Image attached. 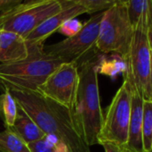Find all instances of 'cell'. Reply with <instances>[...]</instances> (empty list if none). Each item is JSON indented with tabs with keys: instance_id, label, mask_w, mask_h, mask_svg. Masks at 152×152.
Here are the masks:
<instances>
[{
	"instance_id": "25",
	"label": "cell",
	"mask_w": 152,
	"mask_h": 152,
	"mask_svg": "<svg viewBox=\"0 0 152 152\" xmlns=\"http://www.w3.org/2000/svg\"><path fill=\"white\" fill-rule=\"evenodd\" d=\"M24 1H30V0H24Z\"/></svg>"
},
{
	"instance_id": "3",
	"label": "cell",
	"mask_w": 152,
	"mask_h": 152,
	"mask_svg": "<svg viewBox=\"0 0 152 152\" xmlns=\"http://www.w3.org/2000/svg\"><path fill=\"white\" fill-rule=\"evenodd\" d=\"M44 46L43 43L29 44L30 53L26 58L0 64V89L38 91L48 76L65 63L48 55L44 51Z\"/></svg>"
},
{
	"instance_id": "23",
	"label": "cell",
	"mask_w": 152,
	"mask_h": 152,
	"mask_svg": "<svg viewBox=\"0 0 152 152\" xmlns=\"http://www.w3.org/2000/svg\"><path fill=\"white\" fill-rule=\"evenodd\" d=\"M148 83H149V91H150V100H152V55L150 59V69L148 75Z\"/></svg>"
},
{
	"instance_id": "8",
	"label": "cell",
	"mask_w": 152,
	"mask_h": 152,
	"mask_svg": "<svg viewBox=\"0 0 152 152\" xmlns=\"http://www.w3.org/2000/svg\"><path fill=\"white\" fill-rule=\"evenodd\" d=\"M148 31L145 29H134L129 54L124 61L126 79L132 91H137L144 99H150L148 75L151 53L148 41Z\"/></svg>"
},
{
	"instance_id": "20",
	"label": "cell",
	"mask_w": 152,
	"mask_h": 152,
	"mask_svg": "<svg viewBox=\"0 0 152 152\" xmlns=\"http://www.w3.org/2000/svg\"><path fill=\"white\" fill-rule=\"evenodd\" d=\"M83 26V23L81 21H79L76 18H72V19L65 21L61 25V27L58 29L57 31L66 36V38H70V37L74 36L75 34H77L81 31Z\"/></svg>"
},
{
	"instance_id": "2",
	"label": "cell",
	"mask_w": 152,
	"mask_h": 152,
	"mask_svg": "<svg viewBox=\"0 0 152 152\" xmlns=\"http://www.w3.org/2000/svg\"><path fill=\"white\" fill-rule=\"evenodd\" d=\"M100 60L98 56L79 67V83L72 108L76 125L89 147L99 144L104 118L98 77Z\"/></svg>"
},
{
	"instance_id": "13",
	"label": "cell",
	"mask_w": 152,
	"mask_h": 152,
	"mask_svg": "<svg viewBox=\"0 0 152 152\" xmlns=\"http://www.w3.org/2000/svg\"><path fill=\"white\" fill-rule=\"evenodd\" d=\"M125 6L133 29L152 28V0H127Z\"/></svg>"
},
{
	"instance_id": "4",
	"label": "cell",
	"mask_w": 152,
	"mask_h": 152,
	"mask_svg": "<svg viewBox=\"0 0 152 152\" xmlns=\"http://www.w3.org/2000/svg\"><path fill=\"white\" fill-rule=\"evenodd\" d=\"M103 15L104 12L91 15L77 34L57 43L44 46V51L64 62H72L78 67L95 58L100 53L97 48V41Z\"/></svg>"
},
{
	"instance_id": "22",
	"label": "cell",
	"mask_w": 152,
	"mask_h": 152,
	"mask_svg": "<svg viewBox=\"0 0 152 152\" xmlns=\"http://www.w3.org/2000/svg\"><path fill=\"white\" fill-rule=\"evenodd\" d=\"M100 145L104 148L105 152H123L119 146L111 142H103Z\"/></svg>"
},
{
	"instance_id": "21",
	"label": "cell",
	"mask_w": 152,
	"mask_h": 152,
	"mask_svg": "<svg viewBox=\"0 0 152 152\" xmlns=\"http://www.w3.org/2000/svg\"><path fill=\"white\" fill-rule=\"evenodd\" d=\"M23 1L24 0H0V13L6 12Z\"/></svg>"
},
{
	"instance_id": "9",
	"label": "cell",
	"mask_w": 152,
	"mask_h": 152,
	"mask_svg": "<svg viewBox=\"0 0 152 152\" xmlns=\"http://www.w3.org/2000/svg\"><path fill=\"white\" fill-rule=\"evenodd\" d=\"M78 83V65L72 62H65L48 76L38 92L72 110Z\"/></svg>"
},
{
	"instance_id": "12",
	"label": "cell",
	"mask_w": 152,
	"mask_h": 152,
	"mask_svg": "<svg viewBox=\"0 0 152 152\" xmlns=\"http://www.w3.org/2000/svg\"><path fill=\"white\" fill-rule=\"evenodd\" d=\"M30 47L19 34L0 30V64L23 60L29 56Z\"/></svg>"
},
{
	"instance_id": "1",
	"label": "cell",
	"mask_w": 152,
	"mask_h": 152,
	"mask_svg": "<svg viewBox=\"0 0 152 152\" xmlns=\"http://www.w3.org/2000/svg\"><path fill=\"white\" fill-rule=\"evenodd\" d=\"M18 106L51 140L68 152H91L76 125L72 112L38 91H10Z\"/></svg>"
},
{
	"instance_id": "11",
	"label": "cell",
	"mask_w": 152,
	"mask_h": 152,
	"mask_svg": "<svg viewBox=\"0 0 152 152\" xmlns=\"http://www.w3.org/2000/svg\"><path fill=\"white\" fill-rule=\"evenodd\" d=\"M131 118L128 129L126 144L123 152H144L142 142V113L144 99L135 91H132Z\"/></svg>"
},
{
	"instance_id": "7",
	"label": "cell",
	"mask_w": 152,
	"mask_h": 152,
	"mask_svg": "<svg viewBox=\"0 0 152 152\" xmlns=\"http://www.w3.org/2000/svg\"><path fill=\"white\" fill-rule=\"evenodd\" d=\"M132 97L131 84L124 79L104 115L98 140L99 145L103 142H111L119 146L121 149L124 147L128 138Z\"/></svg>"
},
{
	"instance_id": "16",
	"label": "cell",
	"mask_w": 152,
	"mask_h": 152,
	"mask_svg": "<svg viewBox=\"0 0 152 152\" xmlns=\"http://www.w3.org/2000/svg\"><path fill=\"white\" fill-rule=\"evenodd\" d=\"M17 113L18 104L10 91H3V93L0 95V116L6 128H11L14 125Z\"/></svg>"
},
{
	"instance_id": "17",
	"label": "cell",
	"mask_w": 152,
	"mask_h": 152,
	"mask_svg": "<svg viewBox=\"0 0 152 152\" xmlns=\"http://www.w3.org/2000/svg\"><path fill=\"white\" fill-rule=\"evenodd\" d=\"M142 142L144 152H152V100L150 99L143 101Z\"/></svg>"
},
{
	"instance_id": "24",
	"label": "cell",
	"mask_w": 152,
	"mask_h": 152,
	"mask_svg": "<svg viewBox=\"0 0 152 152\" xmlns=\"http://www.w3.org/2000/svg\"><path fill=\"white\" fill-rule=\"evenodd\" d=\"M148 41L149 50L152 55V28H150L148 31Z\"/></svg>"
},
{
	"instance_id": "14",
	"label": "cell",
	"mask_w": 152,
	"mask_h": 152,
	"mask_svg": "<svg viewBox=\"0 0 152 152\" xmlns=\"http://www.w3.org/2000/svg\"><path fill=\"white\" fill-rule=\"evenodd\" d=\"M10 129H12L28 145L47 136L35 124V122L19 106L15 121Z\"/></svg>"
},
{
	"instance_id": "19",
	"label": "cell",
	"mask_w": 152,
	"mask_h": 152,
	"mask_svg": "<svg viewBox=\"0 0 152 152\" xmlns=\"http://www.w3.org/2000/svg\"><path fill=\"white\" fill-rule=\"evenodd\" d=\"M29 147L31 152H68L63 145L54 141L48 136L29 144Z\"/></svg>"
},
{
	"instance_id": "5",
	"label": "cell",
	"mask_w": 152,
	"mask_h": 152,
	"mask_svg": "<svg viewBox=\"0 0 152 152\" xmlns=\"http://www.w3.org/2000/svg\"><path fill=\"white\" fill-rule=\"evenodd\" d=\"M133 33L125 4L114 6L104 11L97 48L103 54H116L124 61L130 51Z\"/></svg>"
},
{
	"instance_id": "10",
	"label": "cell",
	"mask_w": 152,
	"mask_h": 152,
	"mask_svg": "<svg viewBox=\"0 0 152 152\" xmlns=\"http://www.w3.org/2000/svg\"><path fill=\"white\" fill-rule=\"evenodd\" d=\"M83 14H87L83 7L67 1V4L62 10L45 20L39 27H37L25 38V40L29 44H44L45 40L53 33L57 31L65 21L72 18H77L79 15Z\"/></svg>"
},
{
	"instance_id": "15",
	"label": "cell",
	"mask_w": 152,
	"mask_h": 152,
	"mask_svg": "<svg viewBox=\"0 0 152 152\" xmlns=\"http://www.w3.org/2000/svg\"><path fill=\"white\" fill-rule=\"evenodd\" d=\"M0 152H31L29 145L12 129L0 132Z\"/></svg>"
},
{
	"instance_id": "18",
	"label": "cell",
	"mask_w": 152,
	"mask_h": 152,
	"mask_svg": "<svg viewBox=\"0 0 152 152\" xmlns=\"http://www.w3.org/2000/svg\"><path fill=\"white\" fill-rule=\"evenodd\" d=\"M66 1L81 6L85 9L87 14L93 15L96 13L104 12L119 4L126 5L127 0H66Z\"/></svg>"
},
{
	"instance_id": "6",
	"label": "cell",
	"mask_w": 152,
	"mask_h": 152,
	"mask_svg": "<svg viewBox=\"0 0 152 152\" xmlns=\"http://www.w3.org/2000/svg\"><path fill=\"white\" fill-rule=\"evenodd\" d=\"M67 4L66 0H30L0 14V30L26 38L49 16Z\"/></svg>"
}]
</instances>
